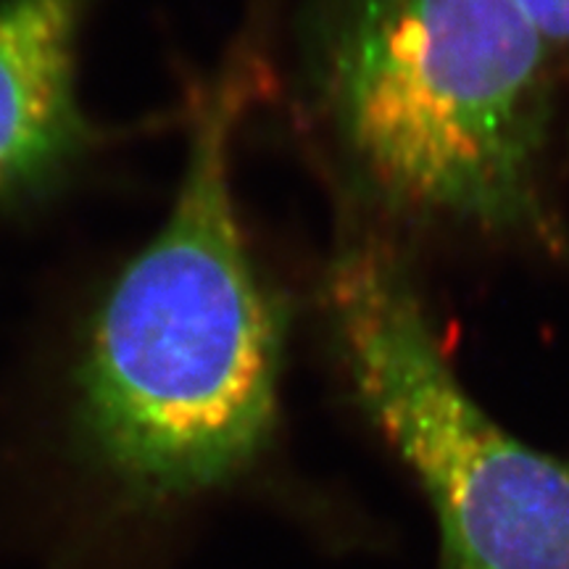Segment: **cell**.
I'll return each instance as SVG.
<instances>
[{
  "label": "cell",
  "mask_w": 569,
  "mask_h": 569,
  "mask_svg": "<svg viewBox=\"0 0 569 569\" xmlns=\"http://www.w3.org/2000/svg\"><path fill=\"white\" fill-rule=\"evenodd\" d=\"M551 48L511 0H317L311 88L375 201L551 232L540 190Z\"/></svg>",
  "instance_id": "2"
},
{
  "label": "cell",
  "mask_w": 569,
  "mask_h": 569,
  "mask_svg": "<svg viewBox=\"0 0 569 569\" xmlns=\"http://www.w3.org/2000/svg\"><path fill=\"white\" fill-rule=\"evenodd\" d=\"M551 51L569 48V0H511Z\"/></svg>",
  "instance_id": "5"
},
{
  "label": "cell",
  "mask_w": 569,
  "mask_h": 569,
  "mask_svg": "<svg viewBox=\"0 0 569 569\" xmlns=\"http://www.w3.org/2000/svg\"><path fill=\"white\" fill-rule=\"evenodd\" d=\"M88 0H0V198L38 190L84 151L77 38Z\"/></svg>",
  "instance_id": "4"
},
{
  "label": "cell",
  "mask_w": 569,
  "mask_h": 569,
  "mask_svg": "<svg viewBox=\"0 0 569 569\" xmlns=\"http://www.w3.org/2000/svg\"><path fill=\"white\" fill-rule=\"evenodd\" d=\"M325 315L356 403L436 509L440 569H569V465L467 393L401 256L375 240L343 248Z\"/></svg>",
  "instance_id": "3"
},
{
  "label": "cell",
  "mask_w": 569,
  "mask_h": 569,
  "mask_svg": "<svg viewBox=\"0 0 569 569\" xmlns=\"http://www.w3.org/2000/svg\"><path fill=\"white\" fill-rule=\"evenodd\" d=\"M256 88L259 61L243 48L201 90L172 213L111 284L84 346V436L142 496L230 480L277 422L282 317L232 193L234 132Z\"/></svg>",
  "instance_id": "1"
}]
</instances>
